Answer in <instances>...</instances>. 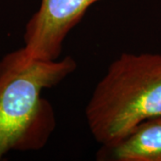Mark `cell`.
I'll list each match as a JSON object with an SVG mask.
<instances>
[{
    "instance_id": "1",
    "label": "cell",
    "mask_w": 161,
    "mask_h": 161,
    "mask_svg": "<svg viewBox=\"0 0 161 161\" xmlns=\"http://www.w3.org/2000/svg\"><path fill=\"white\" fill-rule=\"evenodd\" d=\"M77 68L70 56L35 60L22 47L0 60V160L10 151L40 150L57 126L55 111L42 97Z\"/></svg>"
},
{
    "instance_id": "2",
    "label": "cell",
    "mask_w": 161,
    "mask_h": 161,
    "mask_svg": "<svg viewBox=\"0 0 161 161\" xmlns=\"http://www.w3.org/2000/svg\"><path fill=\"white\" fill-rule=\"evenodd\" d=\"M85 116L102 147L115 145L142 122L161 116V54L122 53L95 87Z\"/></svg>"
},
{
    "instance_id": "3",
    "label": "cell",
    "mask_w": 161,
    "mask_h": 161,
    "mask_svg": "<svg viewBox=\"0 0 161 161\" xmlns=\"http://www.w3.org/2000/svg\"><path fill=\"white\" fill-rule=\"evenodd\" d=\"M99 0H40L38 10L26 23L22 47L27 58L35 60L60 58L64 41Z\"/></svg>"
},
{
    "instance_id": "4",
    "label": "cell",
    "mask_w": 161,
    "mask_h": 161,
    "mask_svg": "<svg viewBox=\"0 0 161 161\" xmlns=\"http://www.w3.org/2000/svg\"><path fill=\"white\" fill-rule=\"evenodd\" d=\"M98 158L115 161H161V116L142 122L115 145L102 147Z\"/></svg>"
}]
</instances>
